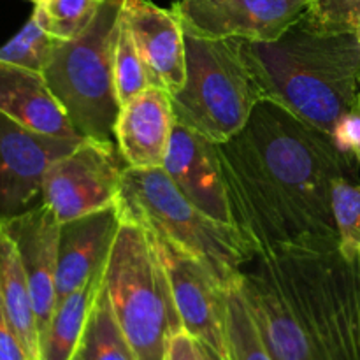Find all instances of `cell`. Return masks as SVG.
<instances>
[{
	"mask_svg": "<svg viewBox=\"0 0 360 360\" xmlns=\"http://www.w3.org/2000/svg\"><path fill=\"white\" fill-rule=\"evenodd\" d=\"M217 151L232 224L255 257L340 246L333 192L341 179L354 181L359 164L333 136L260 101L241 132Z\"/></svg>",
	"mask_w": 360,
	"mask_h": 360,
	"instance_id": "obj_1",
	"label": "cell"
},
{
	"mask_svg": "<svg viewBox=\"0 0 360 360\" xmlns=\"http://www.w3.org/2000/svg\"><path fill=\"white\" fill-rule=\"evenodd\" d=\"M239 285L273 360H360V253H262Z\"/></svg>",
	"mask_w": 360,
	"mask_h": 360,
	"instance_id": "obj_2",
	"label": "cell"
},
{
	"mask_svg": "<svg viewBox=\"0 0 360 360\" xmlns=\"http://www.w3.org/2000/svg\"><path fill=\"white\" fill-rule=\"evenodd\" d=\"M260 98L333 136L360 97V42L301 21L273 42L239 41Z\"/></svg>",
	"mask_w": 360,
	"mask_h": 360,
	"instance_id": "obj_3",
	"label": "cell"
},
{
	"mask_svg": "<svg viewBox=\"0 0 360 360\" xmlns=\"http://www.w3.org/2000/svg\"><path fill=\"white\" fill-rule=\"evenodd\" d=\"M112 313L137 360H167L183 330L171 281L153 234L129 217L120 221L104 271Z\"/></svg>",
	"mask_w": 360,
	"mask_h": 360,
	"instance_id": "obj_4",
	"label": "cell"
},
{
	"mask_svg": "<svg viewBox=\"0 0 360 360\" xmlns=\"http://www.w3.org/2000/svg\"><path fill=\"white\" fill-rule=\"evenodd\" d=\"M118 207L158 239L206 262L229 288L239 283L241 269L255 259L236 225L214 220L190 202L162 167H127Z\"/></svg>",
	"mask_w": 360,
	"mask_h": 360,
	"instance_id": "obj_5",
	"label": "cell"
},
{
	"mask_svg": "<svg viewBox=\"0 0 360 360\" xmlns=\"http://www.w3.org/2000/svg\"><path fill=\"white\" fill-rule=\"evenodd\" d=\"M122 0H105L90 27L58 41L44 67L46 81L83 137L115 141L120 101L115 86V42Z\"/></svg>",
	"mask_w": 360,
	"mask_h": 360,
	"instance_id": "obj_6",
	"label": "cell"
},
{
	"mask_svg": "<svg viewBox=\"0 0 360 360\" xmlns=\"http://www.w3.org/2000/svg\"><path fill=\"white\" fill-rule=\"evenodd\" d=\"M185 84L171 95L176 122L220 144L241 132L260 98L234 39L185 34Z\"/></svg>",
	"mask_w": 360,
	"mask_h": 360,
	"instance_id": "obj_7",
	"label": "cell"
},
{
	"mask_svg": "<svg viewBox=\"0 0 360 360\" xmlns=\"http://www.w3.org/2000/svg\"><path fill=\"white\" fill-rule=\"evenodd\" d=\"M127 164L116 143L83 137L48 169L41 199L62 224L118 206Z\"/></svg>",
	"mask_w": 360,
	"mask_h": 360,
	"instance_id": "obj_8",
	"label": "cell"
},
{
	"mask_svg": "<svg viewBox=\"0 0 360 360\" xmlns=\"http://www.w3.org/2000/svg\"><path fill=\"white\" fill-rule=\"evenodd\" d=\"M309 0H178L171 11L186 35L273 42L302 18Z\"/></svg>",
	"mask_w": 360,
	"mask_h": 360,
	"instance_id": "obj_9",
	"label": "cell"
},
{
	"mask_svg": "<svg viewBox=\"0 0 360 360\" xmlns=\"http://www.w3.org/2000/svg\"><path fill=\"white\" fill-rule=\"evenodd\" d=\"M153 238L171 281L183 330L217 354L229 357L225 330L229 287L206 262L157 236Z\"/></svg>",
	"mask_w": 360,
	"mask_h": 360,
	"instance_id": "obj_10",
	"label": "cell"
},
{
	"mask_svg": "<svg viewBox=\"0 0 360 360\" xmlns=\"http://www.w3.org/2000/svg\"><path fill=\"white\" fill-rule=\"evenodd\" d=\"M81 141L46 136L0 115V218L34 207L48 169Z\"/></svg>",
	"mask_w": 360,
	"mask_h": 360,
	"instance_id": "obj_11",
	"label": "cell"
},
{
	"mask_svg": "<svg viewBox=\"0 0 360 360\" xmlns=\"http://www.w3.org/2000/svg\"><path fill=\"white\" fill-rule=\"evenodd\" d=\"M0 225L20 253L34 302L39 338L42 340L56 308V266L62 221L41 202L20 214L0 218Z\"/></svg>",
	"mask_w": 360,
	"mask_h": 360,
	"instance_id": "obj_12",
	"label": "cell"
},
{
	"mask_svg": "<svg viewBox=\"0 0 360 360\" xmlns=\"http://www.w3.org/2000/svg\"><path fill=\"white\" fill-rule=\"evenodd\" d=\"M162 169L190 202L214 220L232 224L217 143L176 122Z\"/></svg>",
	"mask_w": 360,
	"mask_h": 360,
	"instance_id": "obj_13",
	"label": "cell"
},
{
	"mask_svg": "<svg viewBox=\"0 0 360 360\" xmlns=\"http://www.w3.org/2000/svg\"><path fill=\"white\" fill-rule=\"evenodd\" d=\"M120 18L129 28L155 86L176 94L185 84V32L172 11L151 0H122Z\"/></svg>",
	"mask_w": 360,
	"mask_h": 360,
	"instance_id": "obj_14",
	"label": "cell"
},
{
	"mask_svg": "<svg viewBox=\"0 0 360 360\" xmlns=\"http://www.w3.org/2000/svg\"><path fill=\"white\" fill-rule=\"evenodd\" d=\"M174 127L171 94L164 88L151 86L125 102L115 123V141L127 167H162Z\"/></svg>",
	"mask_w": 360,
	"mask_h": 360,
	"instance_id": "obj_15",
	"label": "cell"
},
{
	"mask_svg": "<svg viewBox=\"0 0 360 360\" xmlns=\"http://www.w3.org/2000/svg\"><path fill=\"white\" fill-rule=\"evenodd\" d=\"M120 221L122 213L115 206L62 224L56 266V304L104 269Z\"/></svg>",
	"mask_w": 360,
	"mask_h": 360,
	"instance_id": "obj_16",
	"label": "cell"
},
{
	"mask_svg": "<svg viewBox=\"0 0 360 360\" xmlns=\"http://www.w3.org/2000/svg\"><path fill=\"white\" fill-rule=\"evenodd\" d=\"M0 115L55 137H83L56 97L44 74L0 60Z\"/></svg>",
	"mask_w": 360,
	"mask_h": 360,
	"instance_id": "obj_17",
	"label": "cell"
},
{
	"mask_svg": "<svg viewBox=\"0 0 360 360\" xmlns=\"http://www.w3.org/2000/svg\"><path fill=\"white\" fill-rule=\"evenodd\" d=\"M0 297L4 309L30 360H41V338L27 274L13 239L0 225Z\"/></svg>",
	"mask_w": 360,
	"mask_h": 360,
	"instance_id": "obj_18",
	"label": "cell"
},
{
	"mask_svg": "<svg viewBox=\"0 0 360 360\" xmlns=\"http://www.w3.org/2000/svg\"><path fill=\"white\" fill-rule=\"evenodd\" d=\"M104 271H98L84 287L58 302L41 340V360H72L86 327L94 302L104 285Z\"/></svg>",
	"mask_w": 360,
	"mask_h": 360,
	"instance_id": "obj_19",
	"label": "cell"
},
{
	"mask_svg": "<svg viewBox=\"0 0 360 360\" xmlns=\"http://www.w3.org/2000/svg\"><path fill=\"white\" fill-rule=\"evenodd\" d=\"M72 360H137L116 322L105 285L95 299Z\"/></svg>",
	"mask_w": 360,
	"mask_h": 360,
	"instance_id": "obj_20",
	"label": "cell"
},
{
	"mask_svg": "<svg viewBox=\"0 0 360 360\" xmlns=\"http://www.w3.org/2000/svg\"><path fill=\"white\" fill-rule=\"evenodd\" d=\"M225 330H227V352L231 360H273L250 313L239 283L229 288Z\"/></svg>",
	"mask_w": 360,
	"mask_h": 360,
	"instance_id": "obj_21",
	"label": "cell"
},
{
	"mask_svg": "<svg viewBox=\"0 0 360 360\" xmlns=\"http://www.w3.org/2000/svg\"><path fill=\"white\" fill-rule=\"evenodd\" d=\"M105 0H41L34 13L53 37L70 41L83 34Z\"/></svg>",
	"mask_w": 360,
	"mask_h": 360,
	"instance_id": "obj_22",
	"label": "cell"
},
{
	"mask_svg": "<svg viewBox=\"0 0 360 360\" xmlns=\"http://www.w3.org/2000/svg\"><path fill=\"white\" fill-rule=\"evenodd\" d=\"M58 41L46 30L37 14L32 13L23 28L0 48V60L42 72Z\"/></svg>",
	"mask_w": 360,
	"mask_h": 360,
	"instance_id": "obj_23",
	"label": "cell"
},
{
	"mask_svg": "<svg viewBox=\"0 0 360 360\" xmlns=\"http://www.w3.org/2000/svg\"><path fill=\"white\" fill-rule=\"evenodd\" d=\"M115 86L116 95H118L120 105L129 102L141 91L155 86L150 72L146 69V63L141 58L137 51L134 39L130 35L129 28L123 23V20H118V34H116L115 42Z\"/></svg>",
	"mask_w": 360,
	"mask_h": 360,
	"instance_id": "obj_24",
	"label": "cell"
},
{
	"mask_svg": "<svg viewBox=\"0 0 360 360\" xmlns=\"http://www.w3.org/2000/svg\"><path fill=\"white\" fill-rule=\"evenodd\" d=\"M302 25L322 34H350L360 42V0H309Z\"/></svg>",
	"mask_w": 360,
	"mask_h": 360,
	"instance_id": "obj_25",
	"label": "cell"
},
{
	"mask_svg": "<svg viewBox=\"0 0 360 360\" xmlns=\"http://www.w3.org/2000/svg\"><path fill=\"white\" fill-rule=\"evenodd\" d=\"M333 213L341 250L347 253H360V185L348 179L336 183L333 192Z\"/></svg>",
	"mask_w": 360,
	"mask_h": 360,
	"instance_id": "obj_26",
	"label": "cell"
},
{
	"mask_svg": "<svg viewBox=\"0 0 360 360\" xmlns=\"http://www.w3.org/2000/svg\"><path fill=\"white\" fill-rule=\"evenodd\" d=\"M0 360H30L7 319L2 297H0Z\"/></svg>",
	"mask_w": 360,
	"mask_h": 360,
	"instance_id": "obj_27",
	"label": "cell"
},
{
	"mask_svg": "<svg viewBox=\"0 0 360 360\" xmlns=\"http://www.w3.org/2000/svg\"><path fill=\"white\" fill-rule=\"evenodd\" d=\"M167 360H207L200 341L190 336L186 330L176 334L169 343Z\"/></svg>",
	"mask_w": 360,
	"mask_h": 360,
	"instance_id": "obj_28",
	"label": "cell"
},
{
	"mask_svg": "<svg viewBox=\"0 0 360 360\" xmlns=\"http://www.w3.org/2000/svg\"><path fill=\"white\" fill-rule=\"evenodd\" d=\"M202 347H204V352H206L207 360H231L229 357H225V355H220V354H217L214 350H211V348L206 347V345H202Z\"/></svg>",
	"mask_w": 360,
	"mask_h": 360,
	"instance_id": "obj_29",
	"label": "cell"
},
{
	"mask_svg": "<svg viewBox=\"0 0 360 360\" xmlns=\"http://www.w3.org/2000/svg\"><path fill=\"white\" fill-rule=\"evenodd\" d=\"M355 111L359 112L360 115V97H359V102H357V105H355ZM355 158H357V164H359V171H360V150L357 151V155H355Z\"/></svg>",
	"mask_w": 360,
	"mask_h": 360,
	"instance_id": "obj_30",
	"label": "cell"
},
{
	"mask_svg": "<svg viewBox=\"0 0 360 360\" xmlns=\"http://www.w3.org/2000/svg\"><path fill=\"white\" fill-rule=\"evenodd\" d=\"M28 2H32L35 6V4H39V2H41V0H28Z\"/></svg>",
	"mask_w": 360,
	"mask_h": 360,
	"instance_id": "obj_31",
	"label": "cell"
}]
</instances>
